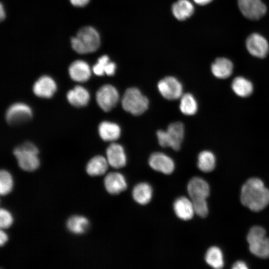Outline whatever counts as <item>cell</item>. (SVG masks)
<instances>
[{
  "label": "cell",
  "instance_id": "cell-6",
  "mask_svg": "<svg viewBox=\"0 0 269 269\" xmlns=\"http://www.w3.org/2000/svg\"><path fill=\"white\" fill-rule=\"evenodd\" d=\"M96 98L100 108L107 112L117 105L119 100V94L115 87L106 84L99 89L96 93Z\"/></svg>",
  "mask_w": 269,
  "mask_h": 269
},
{
  "label": "cell",
  "instance_id": "cell-38",
  "mask_svg": "<svg viewBox=\"0 0 269 269\" xmlns=\"http://www.w3.org/2000/svg\"><path fill=\"white\" fill-rule=\"evenodd\" d=\"M8 237L7 235L2 230L0 232V245L3 246L7 241Z\"/></svg>",
  "mask_w": 269,
  "mask_h": 269
},
{
  "label": "cell",
  "instance_id": "cell-17",
  "mask_svg": "<svg viewBox=\"0 0 269 269\" xmlns=\"http://www.w3.org/2000/svg\"><path fill=\"white\" fill-rule=\"evenodd\" d=\"M173 210L176 215L184 221L191 219L195 213L192 200L186 197H180L175 200Z\"/></svg>",
  "mask_w": 269,
  "mask_h": 269
},
{
  "label": "cell",
  "instance_id": "cell-39",
  "mask_svg": "<svg viewBox=\"0 0 269 269\" xmlns=\"http://www.w3.org/2000/svg\"><path fill=\"white\" fill-rule=\"evenodd\" d=\"M196 3L200 5H205L210 2L212 0H193Z\"/></svg>",
  "mask_w": 269,
  "mask_h": 269
},
{
  "label": "cell",
  "instance_id": "cell-22",
  "mask_svg": "<svg viewBox=\"0 0 269 269\" xmlns=\"http://www.w3.org/2000/svg\"><path fill=\"white\" fill-rule=\"evenodd\" d=\"M109 165L106 158L102 155H97L89 160L86 169L87 173L90 176H99L106 172Z\"/></svg>",
  "mask_w": 269,
  "mask_h": 269
},
{
  "label": "cell",
  "instance_id": "cell-37",
  "mask_svg": "<svg viewBox=\"0 0 269 269\" xmlns=\"http://www.w3.org/2000/svg\"><path fill=\"white\" fill-rule=\"evenodd\" d=\"M248 268L245 263L241 261L236 262L232 266V269H246Z\"/></svg>",
  "mask_w": 269,
  "mask_h": 269
},
{
  "label": "cell",
  "instance_id": "cell-24",
  "mask_svg": "<svg viewBox=\"0 0 269 269\" xmlns=\"http://www.w3.org/2000/svg\"><path fill=\"white\" fill-rule=\"evenodd\" d=\"M194 6L189 0H178L172 6V12L176 18L183 20L193 13Z\"/></svg>",
  "mask_w": 269,
  "mask_h": 269
},
{
  "label": "cell",
  "instance_id": "cell-40",
  "mask_svg": "<svg viewBox=\"0 0 269 269\" xmlns=\"http://www.w3.org/2000/svg\"><path fill=\"white\" fill-rule=\"evenodd\" d=\"M5 18V12L2 4H0V18L2 20Z\"/></svg>",
  "mask_w": 269,
  "mask_h": 269
},
{
  "label": "cell",
  "instance_id": "cell-29",
  "mask_svg": "<svg viewBox=\"0 0 269 269\" xmlns=\"http://www.w3.org/2000/svg\"><path fill=\"white\" fill-rule=\"evenodd\" d=\"M179 108L183 114L190 116L195 114L197 112V104L192 94L185 93L180 97Z\"/></svg>",
  "mask_w": 269,
  "mask_h": 269
},
{
  "label": "cell",
  "instance_id": "cell-19",
  "mask_svg": "<svg viewBox=\"0 0 269 269\" xmlns=\"http://www.w3.org/2000/svg\"><path fill=\"white\" fill-rule=\"evenodd\" d=\"M98 132L100 136L103 140L114 141L120 137L121 129L116 123L103 121L98 127Z\"/></svg>",
  "mask_w": 269,
  "mask_h": 269
},
{
  "label": "cell",
  "instance_id": "cell-21",
  "mask_svg": "<svg viewBox=\"0 0 269 269\" xmlns=\"http://www.w3.org/2000/svg\"><path fill=\"white\" fill-rule=\"evenodd\" d=\"M132 196L134 200L138 204L146 205L151 200L152 188L147 183H139L133 188Z\"/></svg>",
  "mask_w": 269,
  "mask_h": 269
},
{
  "label": "cell",
  "instance_id": "cell-18",
  "mask_svg": "<svg viewBox=\"0 0 269 269\" xmlns=\"http://www.w3.org/2000/svg\"><path fill=\"white\" fill-rule=\"evenodd\" d=\"M67 99L73 106L81 108L86 106L90 100L89 92L81 86H75L67 94Z\"/></svg>",
  "mask_w": 269,
  "mask_h": 269
},
{
  "label": "cell",
  "instance_id": "cell-12",
  "mask_svg": "<svg viewBox=\"0 0 269 269\" xmlns=\"http://www.w3.org/2000/svg\"><path fill=\"white\" fill-rule=\"evenodd\" d=\"M32 90L34 94L38 97L50 98L56 92L57 85L51 77L44 75L35 82Z\"/></svg>",
  "mask_w": 269,
  "mask_h": 269
},
{
  "label": "cell",
  "instance_id": "cell-27",
  "mask_svg": "<svg viewBox=\"0 0 269 269\" xmlns=\"http://www.w3.org/2000/svg\"><path fill=\"white\" fill-rule=\"evenodd\" d=\"M216 158L214 154L208 150L201 152L198 156L197 166L203 172L212 171L215 166Z\"/></svg>",
  "mask_w": 269,
  "mask_h": 269
},
{
  "label": "cell",
  "instance_id": "cell-16",
  "mask_svg": "<svg viewBox=\"0 0 269 269\" xmlns=\"http://www.w3.org/2000/svg\"><path fill=\"white\" fill-rule=\"evenodd\" d=\"M69 74L74 81L85 82L88 81L91 74L89 65L82 60H76L72 62L69 67Z\"/></svg>",
  "mask_w": 269,
  "mask_h": 269
},
{
  "label": "cell",
  "instance_id": "cell-31",
  "mask_svg": "<svg viewBox=\"0 0 269 269\" xmlns=\"http://www.w3.org/2000/svg\"><path fill=\"white\" fill-rule=\"evenodd\" d=\"M191 200L195 213L201 217H206L208 213V207L206 199Z\"/></svg>",
  "mask_w": 269,
  "mask_h": 269
},
{
  "label": "cell",
  "instance_id": "cell-33",
  "mask_svg": "<svg viewBox=\"0 0 269 269\" xmlns=\"http://www.w3.org/2000/svg\"><path fill=\"white\" fill-rule=\"evenodd\" d=\"M13 218L11 214L6 210L1 209L0 211V227L7 229L12 225Z\"/></svg>",
  "mask_w": 269,
  "mask_h": 269
},
{
  "label": "cell",
  "instance_id": "cell-5",
  "mask_svg": "<svg viewBox=\"0 0 269 269\" xmlns=\"http://www.w3.org/2000/svg\"><path fill=\"white\" fill-rule=\"evenodd\" d=\"M184 134V125L179 122L170 124L166 131L159 130L156 133L159 144L161 146L170 147L175 150L180 149Z\"/></svg>",
  "mask_w": 269,
  "mask_h": 269
},
{
  "label": "cell",
  "instance_id": "cell-23",
  "mask_svg": "<svg viewBox=\"0 0 269 269\" xmlns=\"http://www.w3.org/2000/svg\"><path fill=\"white\" fill-rule=\"evenodd\" d=\"M248 243L250 252L255 256L263 259L269 258V238L261 237Z\"/></svg>",
  "mask_w": 269,
  "mask_h": 269
},
{
  "label": "cell",
  "instance_id": "cell-25",
  "mask_svg": "<svg viewBox=\"0 0 269 269\" xmlns=\"http://www.w3.org/2000/svg\"><path fill=\"white\" fill-rule=\"evenodd\" d=\"M232 88L236 95L241 97L250 96L253 91L252 83L243 77H237L233 80Z\"/></svg>",
  "mask_w": 269,
  "mask_h": 269
},
{
  "label": "cell",
  "instance_id": "cell-34",
  "mask_svg": "<svg viewBox=\"0 0 269 269\" xmlns=\"http://www.w3.org/2000/svg\"><path fill=\"white\" fill-rule=\"evenodd\" d=\"M266 231L262 227L256 226L253 227L247 235V241L249 242L261 237L266 236Z\"/></svg>",
  "mask_w": 269,
  "mask_h": 269
},
{
  "label": "cell",
  "instance_id": "cell-10",
  "mask_svg": "<svg viewBox=\"0 0 269 269\" xmlns=\"http://www.w3.org/2000/svg\"><path fill=\"white\" fill-rule=\"evenodd\" d=\"M246 47L251 54L258 58L265 57L269 51L267 40L258 33H253L247 38Z\"/></svg>",
  "mask_w": 269,
  "mask_h": 269
},
{
  "label": "cell",
  "instance_id": "cell-7",
  "mask_svg": "<svg viewBox=\"0 0 269 269\" xmlns=\"http://www.w3.org/2000/svg\"><path fill=\"white\" fill-rule=\"evenodd\" d=\"M32 112L29 106L23 103H16L11 105L5 113V119L10 125H16L30 120Z\"/></svg>",
  "mask_w": 269,
  "mask_h": 269
},
{
  "label": "cell",
  "instance_id": "cell-14",
  "mask_svg": "<svg viewBox=\"0 0 269 269\" xmlns=\"http://www.w3.org/2000/svg\"><path fill=\"white\" fill-rule=\"evenodd\" d=\"M107 159L109 165L115 168L124 167L127 163V157L123 147L113 142L106 150Z\"/></svg>",
  "mask_w": 269,
  "mask_h": 269
},
{
  "label": "cell",
  "instance_id": "cell-1",
  "mask_svg": "<svg viewBox=\"0 0 269 269\" xmlns=\"http://www.w3.org/2000/svg\"><path fill=\"white\" fill-rule=\"evenodd\" d=\"M240 199L242 204L251 210L258 212L269 203V190L259 178L248 179L241 188Z\"/></svg>",
  "mask_w": 269,
  "mask_h": 269
},
{
  "label": "cell",
  "instance_id": "cell-15",
  "mask_svg": "<svg viewBox=\"0 0 269 269\" xmlns=\"http://www.w3.org/2000/svg\"><path fill=\"white\" fill-rule=\"evenodd\" d=\"M105 187L108 193L116 195L125 190L127 183L124 176L121 173H109L104 179Z\"/></svg>",
  "mask_w": 269,
  "mask_h": 269
},
{
  "label": "cell",
  "instance_id": "cell-20",
  "mask_svg": "<svg viewBox=\"0 0 269 269\" xmlns=\"http://www.w3.org/2000/svg\"><path fill=\"white\" fill-rule=\"evenodd\" d=\"M233 69L232 62L226 58H217L211 66L213 74L218 78L226 79L231 76Z\"/></svg>",
  "mask_w": 269,
  "mask_h": 269
},
{
  "label": "cell",
  "instance_id": "cell-3",
  "mask_svg": "<svg viewBox=\"0 0 269 269\" xmlns=\"http://www.w3.org/2000/svg\"><path fill=\"white\" fill-rule=\"evenodd\" d=\"M13 153L19 166L24 170L33 171L40 165L38 149L31 142H25L17 146Z\"/></svg>",
  "mask_w": 269,
  "mask_h": 269
},
{
  "label": "cell",
  "instance_id": "cell-26",
  "mask_svg": "<svg viewBox=\"0 0 269 269\" xmlns=\"http://www.w3.org/2000/svg\"><path fill=\"white\" fill-rule=\"evenodd\" d=\"M89 226V222L85 217L73 216L67 222V227L72 233L81 234L85 233Z\"/></svg>",
  "mask_w": 269,
  "mask_h": 269
},
{
  "label": "cell",
  "instance_id": "cell-36",
  "mask_svg": "<svg viewBox=\"0 0 269 269\" xmlns=\"http://www.w3.org/2000/svg\"><path fill=\"white\" fill-rule=\"evenodd\" d=\"M70 1L74 6L82 7L86 5L89 0H70Z\"/></svg>",
  "mask_w": 269,
  "mask_h": 269
},
{
  "label": "cell",
  "instance_id": "cell-32",
  "mask_svg": "<svg viewBox=\"0 0 269 269\" xmlns=\"http://www.w3.org/2000/svg\"><path fill=\"white\" fill-rule=\"evenodd\" d=\"M109 62L110 59L107 55L100 57L98 59L97 63L93 67L94 73L98 76L104 75L106 67Z\"/></svg>",
  "mask_w": 269,
  "mask_h": 269
},
{
  "label": "cell",
  "instance_id": "cell-13",
  "mask_svg": "<svg viewBox=\"0 0 269 269\" xmlns=\"http://www.w3.org/2000/svg\"><path fill=\"white\" fill-rule=\"evenodd\" d=\"M187 191L191 200L206 199L210 194V187L205 180L194 177L188 183Z\"/></svg>",
  "mask_w": 269,
  "mask_h": 269
},
{
  "label": "cell",
  "instance_id": "cell-35",
  "mask_svg": "<svg viewBox=\"0 0 269 269\" xmlns=\"http://www.w3.org/2000/svg\"><path fill=\"white\" fill-rule=\"evenodd\" d=\"M116 65L115 63L110 61L105 69V73L108 76L113 75L116 71Z\"/></svg>",
  "mask_w": 269,
  "mask_h": 269
},
{
  "label": "cell",
  "instance_id": "cell-2",
  "mask_svg": "<svg viewBox=\"0 0 269 269\" xmlns=\"http://www.w3.org/2000/svg\"><path fill=\"white\" fill-rule=\"evenodd\" d=\"M72 47L79 54H86L96 51L100 45V38L97 31L91 26L81 28L77 35L71 39Z\"/></svg>",
  "mask_w": 269,
  "mask_h": 269
},
{
  "label": "cell",
  "instance_id": "cell-11",
  "mask_svg": "<svg viewBox=\"0 0 269 269\" xmlns=\"http://www.w3.org/2000/svg\"><path fill=\"white\" fill-rule=\"evenodd\" d=\"M148 163L154 170L165 174L172 173L175 168L173 160L165 154L159 152L151 154Z\"/></svg>",
  "mask_w": 269,
  "mask_h": 269
},
{
  "label": "cell",
  "instance_id": "cell-9",
  "mask_svg": "<svg viewBox=\"0 0 269 269\" xmlns=\"http://www.w3.org/2000/svg\"><path fill=\"white\" fill-rule=\"evenodd\" d=\"M242 13L246 18L256 20L262 18L266 13V5L261 0H238Z\"/></svg>",
  "mask_w": 269,
  "mask_h": 269
},
{
  "label": "cell",
  "instance_id": "cell-4",
  "mask_svg": "<svg viewBox=\"0 0 269 269\" xmlns=\"http://www.w3.org/2000/svg\"><path fill=\"white\" fill-rule=\"evenodd\" d=\"M124 110L134 116L143 114L147 109L148 100L136 88H128L121 101Z\"/></svg>",
  "mask_w": 269,
  "mask_h": 269
},
{
  "label": "cell",
  "instance_id": "cell-8",
  "mask_svg": "<svg viewBox=\"0 0 269 269\" xmlns=\"http://www.w3.org/2000/svg\"><path fill=\"white\" fill-rule=\"evenodd\" d=\"M157 88L162 97L168 100H177L183 95L181 84L173 77H166L160 80Z\"/></svg>",
  "mask_w": 269,
  "mask_h": 269
},
{
  "label": "cell",
  "instance_id": "cell-30",
  "mask_svg": "<svg viewBox=\"0 0 269 269\" xmlns=\"http://www.w3.org/2000/svg\"><path fill=\"white\" fill-rule=\"evenodd\" d=\"M13 187V180L11 174L6 170L0 172V194L5 195L10 192Z\"/></svg>",
  "mask_w": 269,
  "mask_h": 269
},
{
  "label": "cell",
  "instance_id": "cell-28",
  "mask_svg": "<svg viewBox=\"0 0 269 269\" xmlns=\"http://www.w3.org/2000/svg\"><path fill=\"white\" fill-rule=\"evenodd\" d=\"M205 259L207 264L214 269H221L224 266L222 252L217 247L213 246L207 250Z\"/></svg>",
  "mask_w": 269,
  "mask_h": 269
}]
</instances>
